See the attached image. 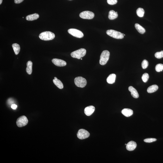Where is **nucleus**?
<instances>
[{
    "mask_svg": "<svg viewBox=\"0 0 163 163\" xmlns=\"http://www.w3.org/2000/svg\"><path fill=\"white\" fill-rule=\"evenodd\" d=\"M28 120L26 116H22L20 117L17 119L16 124L18 127H22L26 126L28 124Z\"/></svg>",
    "mask_w": 163,
    "mask_h": 163,
    "instance_id": "6",
    "label": "nucleus"
},
{
    "mask_svg": "<svg viewBox=\"0 0 163 163\" xmlns=\"http://www.w3.org/2000/svg\"><path fill=\"white\" fill-rule=\"evenodd\" d=\"M156 71L157 72H160L163 70V65L162 64H158L156 65L155 67Z\"/></svg>",
    "mask_w": 163,
    "mask_h": 163,
    "instance_id": "24",
    "label": "nucleus"
},
{
    "mask_svg": "<svg viewBox=\"0 0 163 163\" xmlns=\"http://www.w3.org/2000/svg\"><path fill=\"white\" fill-rule=\"evenodd\" d=\"M52 62L56 66L59 67L66 66V63L62 59L54 58L52 59Z\"/></svg>",
    "mask_w": 163,
    "mask_h": 163,
    "instance_id": "10",
    "label": "nucleus"
},
{
    "mask_svg": "<svg viewBox=\"0 0 163 163\" xmlns=\"http://www.w3.org/2000/svg\"><path fill=\"white\" fill-rule=\"evenodd\" d=\"M53 82L55 85L59 89H62L63 88L64 85L63 83L59 80L58 79L57 77H54V79L53 80Z\"/></svg>",
    "mask_w": 163,
    "mask_h": 163,
    "instance_id": "15",
    "label": "nucleus"
},
{
    "mask_svg": "<svg viewBox=\"0 0 163 163\" xmlns=\"http://www.w3.org/2000/svg\"><path fill=\"white\" fill-rule=\"evenodd\" d=\"M124 36H125V34H124Z\"/></svg>",
    "mask_w": 163,
    "mask_h": 163,
    "instance_id": "33",
    "label": "nucleus"
},
{
    "mask_svg": "<svg viewBox=\"0 0 163 163\" xmlns=\"http://www.w3.org/2000/svg\"><path fill=\"white\" fill-rule=\"evenodd\" d=\"M116 75L115 74H111L109 75L107 78V81L108 84H112L115 82L116 78Z\"/></svg>",
    "mask_w": 163,
    "mask_h": 163,
    "instance_id": "16",
    "label": "nucleus"
},
{
    "mask_svg": "<svg viewBox=\"0 0 163 163\" xmlns=\"http://www.w3.org/2000/svg\"><path fill=\"white\" fill-rule=\"evenodd\" d=\"M148 62L146 59H144L142 63V67L143 69H146L148 67Z\"/></svg>",
    "mask_w": 163,
    "mask_h": 163,
    "instance_id": "27",
    "label": "nucleus"
},
{
    "mask_svg": "<svg viewBox=\"0 0 163 163\" xmlns=\"http://www.w3.org/2000/svg\"><path fill=\"white\" fill-rule=\"evenodd\" d=\"M157 140L156 139L154 138H147L145 139L144 141L146 143H152L153 142Z\"/></svg>",
    "mask_w": 163,
    "mask_h": 163,
    "instance_id": "28",
    "label": "nucleus"
},
{
    "mask_svg": "<svg viewBox=\"0 0 163 163\" xmlns=\"http://www.w3.org/2000/svg\"><path fill=\"white\" fill-rule=\"evenodd\" d=\"M81 60H82V58H81Z\"/></svg>",
    "mask_w": 163,
    "mask_h": 163,
    "instance_id": "35",
    "label": "nucleus"
},
{
    "mask_svg": "<svg viewBox=\"0 0 163 163\" xmlns=\"http://www.w3.org/2000/svg\"><path fill=\"white\" fill-rule=\"evenodd\" d=\"M155 56L156 58L158 59H160L163 58V51L156 52L155 53Z\"/></svg>",
    "mask_w": 163,
    "mask_h": 163,
    "instance_id": "26",
    "label": "nucleus"
},
{
    "mask_svg": "<svg viewBox=\"0 0 163 163\" xmlns=\"http://www.w3.org/2000/svg\"><path fill=\"white\" fill-rule=\"evenodd\" d=\"M86 52L85 49L81 48L72 52L71 53V56L72 58L79 59L85 55Z\"/></svg>",
    "mask_w": 163,
    "mask_h": 163,
    "instance_id": "2",
    "label": "nucleus"
},
{
    "mask_svg": "<svg viewBox=\"0 0 163 163\" xmlns=\"http://www.w3.org/2000/svg\"><path fill=\"white\" fill-rule=\"evenodd\" d=\"M55 35L53 33L50 31L42 32L39 35V37L41 40H53L55 38Z\"/></svg>",
    "mask_w": 163,
    "mask_h": 163,
    "instance_id": "1",
    "label": "nucleus"
},
{
    "mask_svg": "<svg viewBox=\"0 0 163 163\" xmlns=\"http://www.w3.org/2000/svg\"><path fill=\"white\" fill-rule=\"evenodd\" d=\"M2 2H3V0H0V4H2Z\"/></svg>",
    "mask_w": 163,
    "mask_h": 163,
    "instance_id": "32",
    "label": "nucleus"
},
{
    "mask_svg": "<svg viewBox=\"0 0 163 163\" xmlns=\"http://www.w3.org/2000/svg\"><path fill=\"white\" fill-rule=\"evenodd\" d=\"M149 78V75L147 73H145L143 75L142 78L144 82L146 83L148 80Z\"/></svg>",
    "mask_w": 163,
    "mask_h": 163,
    "instance_id": "25",
    "label": "nucleus"
},
{
    "mask_svg": "<svg viewBox=\"0 0 163 163\" xmlns=\"http://www.w3.org/2000/svg\"><path fill=\"white\" fill-rule=\"evenodd\" d=\"M110 53L109 51H103L101 53L99 61L100 64L102 65L106 64L109 59Z\"/></svg>",
    "mask_w": 163,
    "mask_h": 163,
    "instance_id": "3",
    "label": "nucleus"
},
{
    "mask_svg": "<svg viewBox=\"0 0 163 163\" xmlns=\"http://www.w3.org/2000/svg\"><path fill=\"white\" fill-rule=\"evenodd\" d=\"M24 0H14L15 3L16 4H19L22 3Z\"/></svg>",
    "mask_w": 163,
    "mask_h": 163,
    "instance_id": "30",
    "label": "nucleus"
},
{
    "mask_svg": "<svg viewBox=\"0 0 163 163\" xmlns=\"http://www.w3.org/2000/svg\"><path fill=\"white\" fill-rule=\"evenodd\" d=\"M121 113L123 115L126 117H129L133 115V111L131 109H124L121 111Z\"/></svg>",
    "mask_w": 163,
    "mask_h": 163,
    "instance_id": "14",
    "label": "nucleus"
},
{
    "mask_svg": "<svg viewBox=\"0 0 163 163\" xmlns=\"http://www.w3.org/2000/svg\"><path fill=\"white\" fill-rule=\"evenodd\" d=\"M33 62L31 61H29L27 63V67L26 68V71L28 74H31L33 71Z\"/></svg>",
    "mask_w": 163,
    "mask_h": 163,
    "instance_id": "18",
    "label": "nucleus"
},
{
    "mask_svg": "<svg viewBox=\"0 0 163 163\" xmlns=\"http://www.w3.org/2000/svg\"><path fill=\"white\" fill-rule=\"evenodd\" d=\"M107 3L110 5H114L116 4L117 3V0H107Z\"/></svg>",
    "mask_w": 163,
    "mask_h": 163,
    "instance_id": "29",
    "label": "nucleus"
},
{
    "mask_svg": "<svg viewBox=\"0 0 163 163\" xmlns=\"http://www.w3.org/2000/svg\"><path fill=\"white\" fill-rule=\"evenodd\" d=\"M17 105H16L15 104H12V105L11 106V108L12 109H16V108H17Z\"/></svg>",
    "mask_w": 163,
    "mask_h": 163,
    "instance_id": "31",
    "label": "nucleus"
},
{
    "mask_svg": "<svg viewBox=\"0 0 163 163\" xmlns=\"http://www.w3.org/2000/svg\"><path fill=\"white\" fill-rule=\"evenodd\" d=\"M118 14L117 12H115L114 11H110L109 13L108 18L110 20H114L117 17Z\"/></svg>",
    "mask_w": 163,
    "mask_h": 163,
    "instance_id": "19",
    "label": "nucleus"
},
{
    "mask_svg": "<svg viewBox=\"0 0 163 163\" xmlns=\"http://www.w3.org/2000/svg\"><path fill=\"white\" fill-rule=\"evenodd\" d=\"M12 46L15 54L16 55L18 54L20 50V45L17 43H14L13 44Z\"/></svg>",
    "mask_w": 163,
    "mask_h": 163,
    "instance_id": "22",
    "label": "nucleus"
},
{
    "mask_svg": "<svg viewBox=\"0 0 163 163\" xmlns=\"http://www.w3.org/2000/svg\"><path fill=\"white\" fill-rule=\"evenodd\" d=\"M136 13L137 15L139 17H143L144 14V10L143 8H139L137 9Z\"/></svg>",
    "mask_w": 163,
    "mask_h": 163,
    "instance_id": "23",
    "label": "nucleus"
},
{
    "mask_svg": "<svg viewBox=\"0 0 163 163\" xmlns=\"http://www.w3.org/2000/svg\"><path fill=\"white\" fill-rule=\"evenodd\" d=\"M137 146V143L135 142L132 141H130L127 144L126 148L127 150L132 151L135 149Z\"/></svg>",
    "mask_w": 163,
    "mask_h": 163,
    "instance_id": "12",
    "label": "nucleus"
},
{
    "mask_svg": "<svg viewBox=\"0 0 163 163\" xmlns=\"http://www.w3.org/2000/svg\"><path fill=\"white\" fill-rule=\"evenodd\" d=\"M95 110V107L93 106H90L85 108L84 113L87 116H90L93 113Z\"/></svg>",
    "mask_w": 163,
    "mask_h": 163,
    "instance_id": "11",
    "label": "nucleus"
},
{
    "mask_svg": "<svg viewBox=\"0 0 163 163\" xmlns=\"http://www.w3.org/2000/svg\"><path fill=\"white\" fill-rule=\"evenodd\" d=\"M94 16V14L93 13L88 11L82 12L79 14V16L81 18L88 20H91L93 18Z\"/></svg>",
    "mask_w": 163,
    "mask_h": 163,
    "instance_id": "9",
    "label": "nucleus"
},
{
    "mask_svg": "<svg viewBox=\"0 0 163 163\" xmlns=\"http://www.w3.org/2000/svg\"><path fill=\"white\" fill-rule=\"evenodd\" d=\"M127 145V144H125V145Z\"/></svg>",
    "mask_w": 163,
    "mask_h": 163,
    "instance_id": "34",
    "label": "nucleus"
},
{
    "mask_svg": "<svg viewBox=\"0 0 163 163\" xmlns=\"http://www.w3.org/2000/svg\"><path fill=\"white\" fill-rule=\"evenodd\" d=\"M135 27L139 33L141 34H143L145 32V29L138 24L136 23L135 25Z\"/></svg>",
    "mask_w": 163,
    "mask_h": 163,
    "instance_id": "20",
    "label": "nucleus"
},
{
    "mask_svg": "<svg viewBox=\"0 0 163 163\" xmlns=\"http://www.w3.org/2000/svg\"><path fill=\"white\" fill-rule=\"evenodd\" d=\"M128 90L130 91L132 96L134 98H137L139 97V95L137 91L133 86H129L128 88Z\"/></svg>",
    "mask_w": 163,
    "mask_h": 163,
    "instance_id": "13",
    "label": "nucleus"
},
{
    "mask_svg": "<svg viewBox=\"0 0 163 163\" xmlns=\"http://www.w3.org/2000/svg\"><path fill=\"white\" fill-rule=\"evenodd\" d=\"M158 85H154L150 86L147 89V91L149 93H152L158 90Z\"/></svg>",
    "mask_w": 163,
    "mask_h": 163,
    "instance_id": "21",
    "label": "nucleus"
},
{
    "mask_svg": "<svg viewBox=\"0 0 163 163\" xmlns=\"http://www.w3.org/2000/svg\"><path fill=\"white\" fill-rule=\"evenodd\" d=\"M68 32L71 35L77 38H82L84 36V34L82 32L74 28L69 29L68 30Z\"/></svg>",
    "mask_w": 163,
    "mask_h": 163,
    "instance_id": "7",
    "label": "nucleus"
},
{
    "mask_svg": "<svg viewBox=\"0 0 163 163\" xmlns=\"http://www.w3.org/2000/svg\"><path fill=\"white\" fill-rule=\"evenodd\" d=\"M90 133L87 130L84 129H81L78 130L77 134V137L80 139L87 138L90 136Z\"/></svg>",
    "mask_w": 163,
    "mask_h": 163,
    "instance_id": "8",
    "label": "nucleus"
},
{
    "mask_svg": "<svg viewBox=\"0 0 163 163\" xmlns=\"http://www.w3.org/2000/svg\"><path fill=\"white\" fill-rule=\"evenodd\" d=\"M39 14L35 13L27 15L26 17V20L29 21H33V20L38 19L39 18Z\"/></svg>",
    "mask_w": 163,
    "mask_h": 163,
    "instance_id": "17",
    "label": "nucleus"
},
{
    "mask_svg": "<svg viewBox=\"0 0 163 163\" xmlns=\"http://www.w3.org/2000/svg\"><path fill=\"white\" fill-rule=\"evenodd\" d=\"M74 83L78 87L84 88L86 85L87 81L85 78L82 77H79L75 78Z\"/></svg>",
    "mask_w": 163,
    "mask_h": 163,
    "instance_id": "5",
    "label": "nucleus"
},
{
    "mask_svg": "<svg viewBox=\"0 0 163 163\" xmlns=\"http://www.w3.org/2000/svg\"><path fill=\"white\" fill-rule=\"evenodd\" d=\"M106 33L108 35L115 39H121L124 37V34L113 30H109L107 31Z\"/></svg>",
    "mask_w": 163,
    "mask_h": 163,
    "instance_id": "4",
    "label": "nucleus"
}]
</instances>
